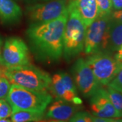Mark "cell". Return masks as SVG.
<instances>
[{"label":"cell","instance_id":"obj_1","mask_svg":"<svg viewBox=\"0 0 122 122\" xmlns=\"http://www.w3.org/2000/svg\"><path fill=\"white\" fill-rule=\"evenodd\" d=\"M67 17L68 12L49 22L30 24L26 33L37 59L52 62L61 58L63 53V35Z\"/></svg>","mask_w":122,"mask_h":122},{"label":"cell","instance_id":"obj_2","mask_svg":"<svg viewBox=\"0 0 122 122\" xmlns=\"http://www.w3.org/2000/svg\"><path fill=\"white\" fill-rule=\"evenodd\" d=\"M67 10L68 17L63 35L62 55L69 62L83 51L86 26L70 1L68 2Z\"/></svg>","mask_w":122,"mask_h":122},{"label":"cell","instance_id":"obj_3","mask_svg":"<svg viewBox=\"0 0 122 122\" xmlns=\"http://www.w3.org/2000/svg\"><path fill=\"white\" fill-rule=\"evenodd\" d=\"M0 71L1 75L12 84L37 91H48L50 89V75L32 64L10 68L2 66Z\"/></svg>","mask_w":122,"mask_h":122},{"label":"cell","instance_id":"obj_4","mask_svg":"<svg viewBox=\"0 0 122 122\" xmlns=\"http://www.w3.org/2000/svg\"><path fill=\"white\" fill-rule=\"evenodd\" d=\"M5 99L12 113L20 110L45 111L52 101V96L48 91H37L12 84Z\"/></svg>","mask_w":122,"mask_h":122},{"label":"cell","instance_id":"obj_5","mask_svg":"<svg viewBox=\"0 0 122 122\" xmlns=\"http://www.w3.org/2000/svg\"><path fill=\"white\" fill-rule=\"evenodd\" d=\"M90 55L86 61L97 81L100 85L107 86L122 68V62L102 51Z\"/></svg>","mask_w":122,"mask_h":122},{"label":"cell","instance_id":"obj_6","mask_svg":"<svg viewBox=\"0 0 122 122\" xmlns=\"http://www.w3.org/2000/svg\"><path fill=\"white\" fill-rule=\"evenodd\" d=\"M67 0H52L29 5L26 14L30 24H39L56 19L67 13Z\"/></svg>","mask_w":122,"mask_h":122},{"label":"cell","instance_id":"obj_7","mask_svg":"<svg viewBox=\"0 0 122 122\" xmlns=\"http://www.w3.org/2000/svg\"><path fill=\"white\" fill-rule=\"evenodd\" d=\"M30 64L29 50L21 38L11 37L5 40L1 53V66L10 68Z\"/></svg>","mask_w":122,"mask_h":122},{"label":"cell","instance_id":"obj_8","mask_svg":"<svg viewBox=\"0 0 122 122\" xmlns=\"http://www.w3.org/2000/svg\"><path fill=\"white\" fill-rule=\"evenodd\" d=\"M111 16L98 17L86 28L83 51L86 54L102 51L107 48Z\"/></svg>","mask_w":122,"mask_h":122},{"label":"cell","instance_id":"obj_9","mask_svg":"<svg viewBox=\"0 0 122 122\" xmlns=\"http://www.w3.org/2000/svg\"><path fill=\"white\" fill-rule=\"evenodd\" d=\"M49 90L57 100L81 105L82 100L77 95L74 81L65 72H58L52 77Z\"/></svg>","mask_w":122,"mask_h":122},{"label":"cell","instance_id":"obj_10","mask_svg":"<svg viewBox=\"0 0 122 122\" xmlns=\"http://www.w3.org/2000/svg\"><path fill=\"white\" fill-rule=\"evenodd\" d=\"M72 72L75 86L85 97H91L100 87V83L86 60L78 58L73 66Z\"/></svg>","mask_w":122,"mask_h":122},{"label":"cell","instance_id":"obj_11","mask_svg":"<svg viewBox=\"0 0 122 122\" xmlns=\"http://www.w3.org/2000/svg\"><path fill=\"white\" fill-rule=\"evenodd\" d=\"M90 107L93 115L97 117H121L112 105L107 90L104 88L100 87L91 96Z\"/></svg>","mask_w":122,"mask_h":122},{"label":"cell","instance_id":"obj_12","mask_svg":"<svg viewBox=\"0 0 122 122\" xmlns=\"http://www.w3.org/2000/svg\"><path fill=\"white\" fill-rule=\"evenodd\" d=\"M81 105H75L65 100H57L48 108L46 117L59 121H67L81 109Z\"/></svg>","mask_w":122,"mask_h":122},{"label":"cell","instance_id":"obj_13","mask_svg":"<svg viewBox=\"0 0 122 122\" xmlns=\"http://www.w3.org/2000/svg\"><path fill=\"white\" fill-rule=\"evenodd\" d=\"M87 28L98 17L96 0H69Z\"/></svg>","mask_w":122,"mask_h":122},{"label":"cell","instance_id":"obj_14","mask_svg":"<svg viewBox=\"0 0 122 122\" xmlns=\"http://www.w3.org/2000/svg\"><path fill=\"white\" fill-rule=\"evenodd\" d=\"M22 15V10L14 0H0V18L3 22H18Z\"/></svg>","mask_w":122,"mask_h":122},{"label":"cell","instance_id":"obj_15","mask_svg":"<svg viewBox=\"0 0 122 122\" xmlns=\"http://www.w3.org/2000/svg\"><path fill=\"white\" fill-rule=\"evenodd\" d=\"M122 46V22L111 18L109 25L108 44L107 48H109L111 51H117Z\"/></svg>","mask_w":122,"mask_h":122},{"label":"cell","instance_id":"obj_16","mask_svg":"<svg viewBox=\"0 0 122 122\" xmlns=\"http://www.w3.org/2000/svg\"><path fill=\"white\" fill-rule=\"evenodd\" d=\"M45 111H17L10 116L12 122H40L44 118Z\"/></svg>","mask_w":122,"mask_h":122},{"label":"cell","instance_id":"obj_17","mask_svg":"<svg viewBox=\"0 0 122 122\" xmlns=\"http://www.w3.org/2000/svg\"><path fill=\"white\" fill-rule=\"evenodd\" d=\"M107 92L110 100L117 110L121 117H122V93L107 86Z\"/></svg>","mask_w":122,"mask_h":122},{"label":"cell","instance_id":"obj_18","mask_svg":"<svg viewBox=\"0 0 122 122\" xmlns=\"http://www.w3.org/2000/svg\"><path fill=\"white\" fill-rule=\"evenodd\" d=\"M98 17L110 16L112 12L111 0H96Z\"/></svg>","mask_w":122,"mask_h":122},{"label":"cell","instance_id":"obj_19","mask_svg":"<svg viewBox=\"0 0 122 122\" xmlns=\"http://www.w3.org/2000/svg\"><path fill=\"white\" fill-rule=\"evenodd\" d=\"M69 122H93V116L86 111H77L70 118Z\"/></svg>","mask_w":122,"mask_h":122},{"label":"cell","instance_id":"obj_20","mask_svg":"<svg viewBox=\"0 0 122 122\" xmlns=\"http://www.w3.org/2000/svg\"><path fill=\"white\" fill-rule=\"evenodd\" d=\"M12 114V109L6 99H0V119L10 117Z\"/></svg>","mask_w":122,"mask_h":122},{"label":"cell","instance_id":"obj_21","mask_svg":"<svg viewBox=\"0 0 122 122\" xmlns=\"http://www.w3.org/2000/svg\"><path fill=\"white\" fill-rule=\"evenodd\" d=\"M10 86H11L10 82L5 77L1 75L0 76V99L6 98Z\"/></svg>","mask_w":122,"mask_h":122},{"label":"cell","instance_id":"obj_22","mask_svg":"<svg viewBox=\"0 0 122 122\" xmlns=\"http://www.w3.org/2000/svg\"><path fill=\"white\" fill-rule=\"evenodd\" d=\"M107 86L122 93V68Z\"/></svg>","mask_w":122,"mask_h":122},{"label":"cell","instance_id":"obj_23","mask_svg":"<svg viewBox=\"0 0 122 122\" xmlns=\"http://www.w3.org/2000/svg\"><path fill=\"white\" fill-rule=\"evenodd\" d=\"M111 17L113 20H116L122 22V10H117L111 14Z\"/></svg>","mask_w":122,"mask_h":122},{"label":"cell","instance_id":"obj_24","mask_svg":"<svg viewBox=\"0 0 122 122\" xmlns=\"http://www.w3.org/2000/svg\"><path fill=\"white\" fill-rule=\"evenodd\" d=\"M112 6L116 10H122V0H111Z\"/></svg>","mask_w":122,"mask_h":122},{"label":"cell","instance_id":"obj_25","mask_svg":"<svg viewBox=\"0 0 122 122\" xmlns=\"http://www.w3.org/2000/svg\"><path fill=\"white\" fill-rule=\"evenodd\" d=\"M111 121H112L111 118H101L93 117V122H111Z\"/></svg>","mask_w":122,"mask_h":122},{"label":"cell","instance_id":"obj_26","mask_svg":"<svg viewBox=\"0 0 122 122\" xmlns=\"http://www.w3.org/2000/svg\"><path fill=\"white\" fill-rule=\"evenodd\" d=\"M27 4H38V3H43V2H46L52 0H25Z\"/></svg>","mask_w":122,"mask_h":122},{"label":"cell","instance_id":"obj_27","mask_svg":"<svg viewBox=\"0 0 122 122\" xmlns=\"http://www.w3.org/2000/svg\"><path fill=\"white\" fill-rule=\"evenodd\" d=\"M115 58L118 61H119L120 62H122V46L117 50V53L116 55L115 56Z\"/></svg>","mask_w":122,"mask_h":122},{"label":"cell","instance_id":"obj_28","mask_svg":"<svg viewBox=\"0 0 122 122\" xmlns=\"http://www.w3.org/2000/svg\"><path fill=\"white\" fill-rule=\"evenodd\" d=\"M3 45V40L2 38L0 37V66H1V47Z\"/></svg>","mask_w":122,"mask_h":122},{"label":"cell","instance_id":"obj_29","mask_svg":"<svg viewBox=\"0 0 122 122\" xmlns=\"http://www.w3.org/2000/svg\"><path fill=\"white\" fill-rule=\"evenodd\" d=\"M0 122H12L11 120L8 119L7 118H5V119H0Z\"/></svg>","mask_w":122,"mask_h":122},{"label":"cell","instance_id":"obj_30","mask_svg":"<svg viewBox=\"0 0 122 122\" xmlns=\"http://www.w3.org/2000/svg\"><path fill=\"white\" fill-rule=\"evenodd\" d=\"M111 122H122V119H112Z\"/></svg>","mask_w":122,"mask_h":122},{"label":"cell","instance_id":"obj_31","mask_svg":"<svg viewBox=\"0 0 122 122\" xmlns=\"http://www.w3.org/2000/svg\"><path fill=\"white\" fill-rule=\"evenodd\" d=\"M66 122L65 121H59V120H53V121H49V122Z\"/></svg>","mask_w":122,"mask_h":122},{"label":"cell","instance_id":"obj_32","mask_svg":"<svg viewBox=\"0 0 122 122\" xmlns=\"http://www.w3.org/2000/svg\"><path fill=\"white\" fill-rule=\"evenodd\" d=\"M1 75V71H0V76Z\"/></svg>","mask_w":122,"mask_h":122},{"label":"cell","instance_id":"obj_33","mask_svg":"<svg viewBox=\"0 0 122 122\" xmlns=\"http://www.w3.org/2000/svg\"><path fill=\"white\" fill-rule=\"evenodd\" d=\"M16 1H21V0H16Z\"/></svg>","mask_w":122,"mask_h":122}]
</instances>
